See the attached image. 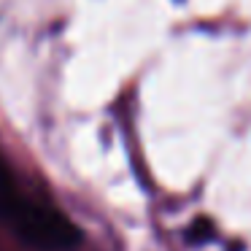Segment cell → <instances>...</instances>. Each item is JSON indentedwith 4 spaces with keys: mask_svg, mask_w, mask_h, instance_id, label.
<instances>
[{
    "mask_svg": "<svg viewBox=\"0 0 251 251\" xmlns=\"http://www.w3.org/2000/svg\"><path fill=\"white\" fill-rule=\"evenodd\" d=\"M8 227L17 232L19 240L38 251H68L81 243V229L57 208L25 197L17 213L11 216Z\"/></svg>",
    "mask_w": 251,
    "mask_h": 251,
    "instance_id": "obj_1",
    "label": "cell"
},
{
    "mask_svg": "<svg viewBox=\"0 0 251 251\" xmlns=\"http://www.w3.org/2000/svg\"><path fill=\"white\" fill-rule=\"evenodd\" d=\"M186 238H189V243H195V246L208 243V240L213 238V224L208 222V219H197V222L189 224V229H186Z\"/></svg>",
    "mask_w": 251,
    "mask_h": 251,
    "instance_id": "obj_3",
    "label": "cell"
},
{
    "mask_svg": "<svg viewBox=\"0 0 251 251\" xmlns=\"http://www.w3.org/2000/svg\"><path fill=\"white\" fill-rule=\"evenodd\" d=\"M25 197L17 192V184H14V176L8 170V165L0 159V222H11V216L17 213V208L22 205Z\"/></svg>",
    "mask_w": 251,
    "mask_h": 251,
    "instance_id": "obj_2",
    "label": "cell"
}]
</instances>
